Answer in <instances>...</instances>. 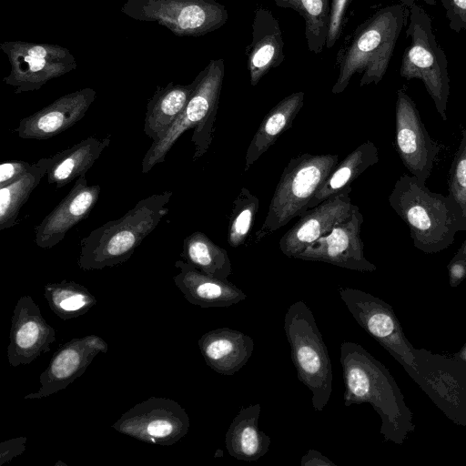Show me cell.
Instances as JSON below:
<instances>
[{"mask_svg":"<svg viewBox=\"0 0 466 466\" xmlns=\"http://www.w3.org/2000/svg\"><path fill=\"white\" fill-rule=\"evenodd\" d=\"M339 361L343 370L345 407L370 403L381 420L385 441L401 445L415 431L412 413L389 370L361 345L343 341Z\"/></svg>","mask_w":466,"mask_h":466,"instance_id":"6da1fadb","label":"cell"},{"mask_svg":"<svg viewBox=\"0 0 466 466\" xmlns=\"http://www.w3.org/2000/svg\"><path fill=\"white\" fill-rule=\"evenodd\" d=\"M408 15V8L398 2L377 10L357 26L350 41L338 53L339 75L333 94L342 93L355 74H361L360 86L380 82Z\"/></svg>","mask_w":466,"mask_h":466,"instance_id":"7a4b0ae2","label":"cell"},{"mask_svg":"<svg viewBox=\"0 0 466 466\" xmlns=\"http://www.w3.org/2000/svg\"><path fill=\"white\" fill-rule=\"evenodd\" d=\"M389 203L409 228L414 247L424 253L442 251L462 230L461 218L452 199L431 191L413 176L399 177Z\"/></svg>","mask_w":466,"mask_h":466,"instance_id":"3957f363","label":"cell"},{"mask_svg":"<svg viewBox=\"0 0 466 466\" xmlns=\"http://www.w3.org/2000/svg\"><path fill=\"white\" fill-rule=\"evenodd\" d=\"M172 195L167 190L153 194L139 200L118 219L92 230L80 241L78 267L95 270L126 262L168 213L167 204Z\"/></svg>","mask_w":466,"mask_h":466,"instance_id":"277c9868","label":"cell"},{"mask_svg":"<svg viewBox=\"0 0 466 466\" xmlns=\"http://www.w3.org/2000/svg\"><path fill=\"white\" fill-rule=\"evenodd\" d=\"M224 75L223 58L210 59L205 68L198 74V85L186 107L165 137L158 142L152 143L145 154L142 159V173L147 174L157 164L163 163L178 137L193 127V160L196 161L208 152L213 139Z\"/></svg>","mask_w":466,"mask_h":466,"instance_id":"5b68a950","label":"cell"},{"mask_svg":"<svg viewBox=\"0 0 466 466\" xmlns=\"http://www.w3.org/2000/svg\"><path fill=\"white\" fill-rule=\"evenodd\" d=\"M408 8L406 34L410 44L404 50L400 75L406 80H420L434 102L437 112L447 120L450 95L448 61L433 33L430 15L416 0H397Z\"/></svg>","mask_w":466,"mask_h":466,"instance_id":"8992f818","label":"cell"},{"mask_svg":"<svg viewBox=\"0 0 466 466\" xmlns=\"http://www.w3.org/2000/svg\"><path fill=\"white\" fill-rule=\"evenodd\" d=\"M339 164L338 155L302 154L285 167L273 193L268 211L255 233L258 243L307 210L315 193Z\"/></svg>","mask_w":466,"mask_h":466,"instance_id":"52a82bcc","label":"cell"},{"mask_svg":"<svg viewBox=\"0 0 466 466\" xmlns=\"http://www.w3.org/2000/svg\"><path fill=\"white\" fill-rule=\"evenodd\" d=\"M284 330L297 377L311 391L313 409L322 411L332 393V366L314 315L304 301L289 306Z\"/></svg>","mask_w":466,"mask_h":466,"instance_id":"ba28073f","label":"cell"},{"mask_svg":"<svg viewBox=\"0 0 466 466\" xmlns=\"http://www.w3.org/2000/svg\"><path fill=\"white\" fill-rule=\"evenodd\" d=\"M121 12L140 22H155L178 36H201L218 30L228 19L216 0H126Z\"/></svg>","mask_w":466,"mask_h":466,"instance_id":"9c48e42d","label":"cell"},{"mask_svg":"<svg viewBox=\"0 0 466 466\" xmlns=\"http://www.w3.org/2000/svg\"><path fill=\"white\" fill-rule=\"evenodd\" d=\"M416 370L410 377L458 425L466 427V363L425 349L413 350Z\"/></svg>","mask_w":466,"mask_h":466,"instance_id":"30bf717a","label":"cell"},{"mask_svg":"<svg viewBox=\"0 0 466 466\" xmlns=\"http://www.w3.org/2000/svg\"><path fill=\"white\" fill-rule=\"evenodd\" d=\"M0 49L11 66L3 81L13 86L15 94L38 90L76 68L73 54L59 45L5 41L0 44Z\"/></svg>","mask_w":466,"mask_h":466,"instance_id":"8fae6325","label":"cell"},{"mask_svg":"<svg viewBox=\"0 0 466 466\" xmlns=\"http://www.w3.org/2000/svg\"><path fill=\"white\" fill-rule=\"evenodd\" d=\"M339 294L357 323L403 367L409 376L415 372L414 348L405 337L392 307L357 289L340 288Z\"/></svg>","mask_w":466,"mask_h":466,"instance_id":"7c38bea8","label":"cell"},{"mask_svg":"<svg viewBox=\"0 0 466 466\" xmlns=\"http://www.w3.org/2000/svg\"><path fill=\"white\" fill-rule=\"evenodd\" d=\"M143 442L173 445L189 431V417L176 400L150 397L130 408L111 426Z\"/></svg>","mask_w":466,"mask_h":466,"instance_id":"4fadbf2b","label":"cell"},{"mask_svg":"<svg viewBox=\"0 0 466 466\" xmlns=\"http://www.w3.org/2000/svg\"><path fill=\"white\" fill-rule=\"evenodd\" d=\"M395 147L411 176L425 183L441 147L428 133L416 104L403 88L397 91Z\"/></svg>","mask_w":466,"mask_h":466,"instance_id":"5bb4252c","label":"cell"},{"mask_svg":"<svg viewBox=\"0 0 466 466\" xmlns=\"http://www.w3.org/2000/svg\"><path fill=\"white\" fill-rule=\"evenodd\" d=\"M362 223L363 216L354 205L348 218L336 224L330 232L308 246L295 258L326 262L360 272L375 271L377 267L364 256Z\"/></svg>","mask_w":466,"mask_h":466,"instance_id":"9a60e30c","label":"cell"},{"mask_svg":"<svg viewBox=\"0 0 466 466\" xmlns=\"http://www.w3.org/2000/svg\"><path fill=\"white\" fill-rule=\"evenodd\" d=\"M108 345L97 335L74 338L61 345L39 377L38 390L24 400L42 399L58 392L79 378L99 353H106Z\"/></svg>","mask_w":466,"mask_h":466,"instance_id":"2e32d148","label":"cell"},{"mask_svg":"<svg viewBox=\"0 0 466 466\" xmlns=\"http://www.w3.org/2000/svg\"><path fill=\"white\" fill-rule=\"evenodd\" d=\"M56 330L42 316L31 296H21L11 319L7 360L12 367L27 365L50 351Z\"/></svg>","mask_w":466,"mask_h":466,"instance_id":"e0dca14e","label":"cell"},{"mask_svg":"<svg viewBox=\"0 0 466 466\" xmlns=\"http://www.w3.org/2000/svg\"><path fill=\"white\" fill-rule=\"evenodd\" d=\"M350 192L351 186L301 215L280 238V251L295 258L308 246L330 232L336 224L348 218L354 208L350 198Z\"/></svg>","mask_w":466,"mask_h":466,"instance_id":"ac0fdd59","label":"cell"},{"mask_svg":"<svg viewBox=\"0 0 466 466\" xmlns=\"http://www.w3.org/2000/svg\"><path fill=\"white\" fill-rule=\"evenodd\" d=\"M96 92L91 87L64 95L53 103L20 120L15 129L24 139H48L81 120L95 101Z\"/></svg>","mask_w":466,"mask_h":466,"instance_id":"d6986e66","label":"cell"},{"mask_svg":"<svg viewBox=\"0 0 466 466\" xmlns=\"http://www.w3.org/2000/svg\"><path fill=\"white\" fill-rule=\"evenodd\" d=\"M101 187L89 186L86 175L76 179L67 195L35 228V243L51 248L77 223L88 217L96 204Z\"/></svg>","mask_w":466,"mask_h":466,"instance_id":"ffe728a7","label":"cell"},{"mask_svg":"<svg viewBox=\"0 0 466 466\" xmlns=\"http://www.w3.org/2000/svg\"><path fill=\"white\" fill-rule=\"evenodd\" d=\"M283 37L278 19L267 7L258 6L252 22V39L247 50V66L255 86L272 68L283 62Z\"/></svg>","mask_w":466,"mask_h":466,"instance_id":"44dd1931","label":"cell"},{"mask_svg":"<svg viewBox=\"0 0 466 466\" xmlns=\"http://www.w3.org/2000/svg\"><path fill=\"white\" fill-rule=\"evenodd\" d=\"M179 272L173 277L185 299L200 308H228L247 299L239 288L228 279L208 275L185 260H177Z\"/></svg>","mask_w":466,"mask_h":466,"instance_id":"7402d4cb","label":"cell"},{"mask_svg":"<svg viewBox=\"0 0 466 466\" xmlns=\"http://www.w3.org/2000/svg\"><path fill=\"white\" fill-rule=\"evenodd\" d=\"M206 364L218 374L231 376L250 359L254 341L248 335L230 328H218L198 341Z\"/></svg>","mask_w":466,"mask_h":466,"instance_id":"603a6c76","label":"cell"},{"mask_svg":"<svg viewBox=\"0 0 466 466\" xmlns=\"http://www.w3.org/2000/svg\"><path fill=\"white\" fill-rule=\"evenodd\" d=\"M198 76L188 85L168 83L157 86L147 105L145 134L153 143L161 140L188 103L197 85Z\"/></svg>","mask_w":466,"mask_h":466,"instance_id":"cb8c5ba5","label":"cell"},{"mask_svg":"<svg viewBox=\"0 0 466 466\" xmlns=\"http://www.w3.org/2000/svg\"><path fill=\"white\" fill-rule=\"evenodd\" d=\"M260 410L259 403L243 407L230 423L225 445L233 458L255 461L268 452L271 439L258 428Z\"/></svg>","mask_w":466,"mask_h":466,"instance_id":"d4e9b609","label":"cell"},{"mask_svg":"<svg viewBox=\"0 0 466 466\" xmlns=\"http://www.w3.org/2000/svg\"><path fill=\"white\" fill-rule=\"evenodd\" d=\"M110 142L109 137H89L52 156L47 182L59 188L86 175Z\"/></svg>","mask_w":466,"mask_h":466,"instance_id":"484cf974","label":"cell"},{"mask_svg":"<svg viewBox=\"0 0 466 466\" xmlns=\"http://www.w3.org/2000/svg\"><path fill=\"white\" fill-rule=\"evenodd\" d=\"M304 92L299 91L280 100L263 118L247 149L244 171L263 155L288 130L303 106Z\"/></svg>","mask_w":466,"mask_h":466,"instance_id":"4316f807","label":"cell"},{"mask_svg":"<svg viewBox=\"0 0 466 466\" xmlns=\"http://www.w3.org/2000/svg\"><path fill=\"white\" fill-rule=\"evenodd\" d=\"M379 161V150L370 140L363 142L338 164L327 180L315 193L308 210L328 198L350 187L351 183L368 167Z\"/></svg>","mask_w":466,"mask_h":466,"instance_id":"83f0119b","label":"cell"},{"mask_svg":"<svg viewBox=\"0 0 466 466\" xmlns=\"http://www.w3.org/2000/svg\"><path fill=\"white\" fill-rule=\"evenodd\" d=\"M51 157L33 163L31 169L12 183L0 187V230L16 224L19 211L33 190L47 174Z\"/></svg>","mask_w":466,"mask_h":466,"instance_id":"f1b7e54d","label":"cell"},{"mask_svg":"<svg viewBox=\"0 0 466 466\" xmlns=\"http://www.w3.org/2000/svg\"><path fill=\"white\" fill-rule=\"evenodd\" d=\"M181 257L186 262L212 277L228 279L232 273L227 250L201 231H195L185 238Z\"/></svg>","mask_w":466,"mask_h":466,"instance_id":"f546056e","label":"cell"},{"mask_svg":"<svg viewBox=\"0 0 466 466\" xmlns=\"http://www.w3.org/2000/svg\"><path fill=\"white\" fill-rule=\"evenodd\" d=\"M44 297L51 310L63 320L82 316L96 304V297L74 280L46 284Z\"/></svg>","mask_w":466,"mask_h":466,"instance_id":"4dcf8cb0","label":"cell"},{"mask_svg":"<svg viewBox=\"0 0 466 466\" xmlns=\"http://www.w3.org/2000/svg\"><path fill=\"white\" fill-rule=\"evenodd\" d=\"M283 8L292 9L305 21V36L309 51L319 54L326 46L329 17L330 0H273Z\"/></svg>","mask_w":466,"mask_h":466,"instance_id":"1f68e13d","label":"cell"},{"mask_svg":"<svg viewBox=\"0 0 466 466\" xmlns=\"http://www.w3.org/2000/svg\"><path fill=\"white\" fill-rule=\"evenodd\" d=\"M258 207V198L247 187H242L232 204L228 230V243L230 247L238 248L246 241L253 228Z\"/></svg>","mask_w":466,"mask_h":466,"instance_id":"d6a6232c","label":"cell"},{"mask_svg":"<svg viewBox=\"0 0 466 466\" xmlns=\"http://www.w3.org/2000/svg\"><path fill=\"white\" fill-rule=\"evenodd\" d=\"M461 135L449 171L448 196L455 203L461 218L462 230L466 231V127Z\"/></svg>","mask_w":466,"mask_h":466,"instance_id":"836d02e7","label":"cell"},{"mask_svg":"<svg viewBox=\"0 0 466 466\" xmlns=\"http://www.w3.org/2000/svg\"><path fill=\"white\" fill-rule=\"evenodd\" d=\"M353 0H331L330 17L326 47L331 48L341 35L346 15Z\"/></svg>","mask_w":466,"mask_h":466,"instance_id":"e575fe53","label":"cell"},{"mask_svg":"<svg viewBox=\"0 0 466 466\" xmlns=\"http://www.w3.org/2000/svg\"><path fill=\"white\" fill-rule=\"evenodd\" d=\"M449 27L456 33L466 31V0H440Z\"/></svg>","mask_w":466,"mask_h":466,"instance_id":"d590c367","label":"cell"},{"mask_svg":"<svg viewBox=\"0 0 466 466\" xmlns=\"http://www.w3.org/2000/svg\"><path fill=\"white\" fill-rule=\"evenodd\" d=\"M32 165L22 160L2 162L0 164V187L18 179L31 169Z\"/></svg>","mask_w":466,"mask_h":466,"instance_id":"8d00e7d4","label":"cell"},{"mask_svg":"<svg viewBox=\"0 0 466 466\" xmlns=\"http://www.w3.org/2000/svg\"><path fill=\"white\" fill-rule=\"evenodd\" d=\"M26 437H17L0 443V465L10 461L25 450Z\"/></svg>","mask_w":466,"mask_h":466,"instance_id":"74e56055","label":"cell"},{"mask_svg":"<svg viewBox=\"0 0 466 466\" xmlns=\"http://www.w3.org/2000/svg\"><path fill=\"white\" fill-rule=\"evenodd\" d=\"M449 282L451 287H457L466 279V262L455 253L448 264Z\"/></svg>","mask_w":466,"mask_h":466,"instance_id":"f35d334b","label":"cell"},{"mask_svg":"<svg viewBox=\"0 0 466 466\" xmlns=\"http://www.w3.org/2000/svg\"><path fill=\"white\" fill-rule=\"evenodd\" d=\"M301 466H338L320 451L310 449L300 459Z\"/></svg>","mask_w":466,"mask_h":466,"instance_id":"ab89813d","label":"cell"},{"mask_svg":"<svg viewBox=\"0 0 466 466\" xmlns=\"http://www.w3.org/2000/svg\"><path fill=\"white\" fill-rule=\"evenodd\" d=\"M454 358H457L466 363V342L464 345L461 348V350L453 354Z\"/></svg>","mask_w":466,"mask_h":466,"instance_id":"60d3db41","label":"cell"},{"mask_svg":"<svg viewBox=\"0 0 466 466\" xmlns=\"http://www.w3.org/2000/svg\"><path fill=\"white\" fill-rule=\"evenodd\" d=\"M456 254L461 256L466 262V239L462 242L461 248L457 250Z\"/></svg>","mask_w":466,"mask_h":466,"instance_id":"b9f144b4","label":"cell"},{"mask_svg":"<svg viewBox=\"0 0 466 466\" xmlns=\"http://www.w3.org/2000/svg\"><path fill=\"white\" fill-rule=\"evenodd\" d=\"M425 4L429 5H436L437 4V0H422Z\"/></svg>","mask_w":466,"mask_h":466,"instance_id":"7bdbcfd3","label":"cell"}]
</instances>
